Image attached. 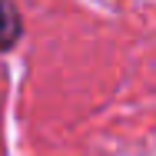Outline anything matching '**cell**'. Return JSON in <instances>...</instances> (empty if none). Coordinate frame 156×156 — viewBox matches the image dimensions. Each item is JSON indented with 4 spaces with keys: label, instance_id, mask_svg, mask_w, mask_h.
Segmentation results:
<instances>
[{
    "label": "cell",
    "instance_id": "obj_1",
    "mask_svg": "<svg viewBox=\"0 0 156 156\" xmlns=\"http://www.w3.org/2000/svg\"><path fill=\"white\" fill-rule=\"evenodd\" d=\"M20 40V17L10 0H0V50H10Z\"/></svg>",
    "mask_w": 156,
    "mask_h": 156
}]
</instances>
